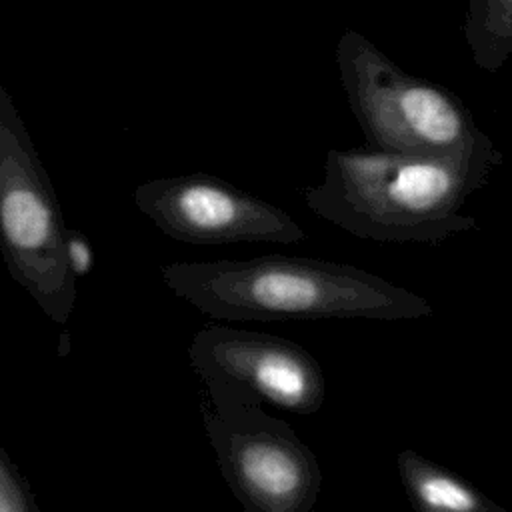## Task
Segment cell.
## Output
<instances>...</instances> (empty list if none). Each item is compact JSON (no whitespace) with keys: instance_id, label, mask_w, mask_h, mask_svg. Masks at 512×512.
I'll list each match as a JSON object with an SVG mask.
<instances>
[{"instance_id":"cell-8","label":"cell","mask_w":512,"mask_h":512,"mask_svg":"<svg viewBox=\"0 0 512 512\" xmlns=\"http://www.w3.org/2000/svg\"><path fill=\"white\" fill-rule=\"evenodd\" d=\"M396 468L408 500L418 512H506L462 476L412 448L398 452Z\"/></svg>"},{"instance_id":"cell-6","label":"cell","mask_w":512,"mask_h":512,"mask_svg":"<svg viewBox=\"0 0 512 512\" xmlns=\"http://www.w3.org/2000/svg\"><path fill=\"white\" fill-rule=\"evenodd\" d=\"M134 204L160 232L186 244H296L306 238L286 210L204 172L142 182Z\"/></svg>"},{"instance_id":"cell-10","label":"cell","mask_w":512,"mask_h":512,"mask_svg":"<svg viewBox=\"0 0 512 512\" xmlns=\"http://www.w3.org/2000/svg\"><path fill=\"white\" fill-rule=\"evenodd\" d=\"M0 512H40L26 478L0 446Z\"/></svg>"},{"instance_id":"cell-5","label":"cell","mask_w":512,"mask_h":512,"mask_svg":"<svg viewBox=\"0 0 512 512\" xmlns=\"http://www.w3.org/2000/svg\"><path fill=\"white\" fill-rule=\"evenodd\" d=\"M202 422L218 470L248 512H310L322 488L316 454L282 418L234 384H204Z\"/></svg>"},{"instance_id":"cell-1","label":"cell","mask_w":512,"mask_h":512,"mask_svg":"<svg viewBox=\"0 0 512 512\" xmlns=\"http://www.w3.org/2000/svg\"><path fill=\"white\" fill-rule=\"evenodd\" d=\"M502 162L494 142L446 154L330 150L324 178L304 190V202L356 238L438 244L478 228L460 210Z\"/></svg>"},{"instance_id":"cell-4","label":"cell","mask_w":512,"mask_h":512,"mask_svg":"<svg viewBox=\"0 0 512 512\" xmlns=\"http://www.w3.org/2000/svg\"><path fill=\"white\" fill-rule=\"evenodd\" d=\"M64 216L26 124L0 84V252L12 280L56 324L76 304Z\"/></svg>"},{"instance_id":"cell-9","label":"cell","mask_w":512,"mask_h":512,"mask_svg":"<svg viewBox=\"0 0 512 512\" xmlns=\"http://www.w3.org/2000/svg\"><path fill=\"white\" fill-rule=\"evenodd\" d=\"M462 30L472 62L498 72L512 56V0H470Z\"/></svg>"},{"instance_id":"cell-3","label":"cell","mask_w":512,"mask_h":512,"mask_svg":"<svg viewBox=\"0 0 512 512\" xmlns=\"http://www.w3.org/2000/svg\"><path fill=\"white\" fill-rule=\"evenodd\" d=\"M334 56L348 104L370 148L446 154L492 142L454 92L408 74L364 34L346 30Z\"/></svg>"},{"instance_id":"cell-2","label":"cell","mask_w":512,"mask_h":512,"mask_svg":"<svg viewBox=\"0 0 512 512\" xmlns=\"http://www.w3.org/2000/svg\"><path fill=\"white\" fill-rule=\"evenodd\" d=\"M172 294L214 320H416L432 304L382 276L320 258L170 262L160 268Z\"/></svg>"},{"instance_id":"cell-7","label":"cell","mask_w":512,"mask_h":512,"mask_svg":"<svg viewBox=\"0 0 512 512\" xmlns=\"http://www.w3.org/2000/svg\"><path fill=\"white\" fill-rule=\"evenodd\" d=\"M188 358L204 384L240 386L262 404L298 416L316 414L326 402L318 360L282 336L208 324L192 336Z\"/></svg>"},{"instance_id":"cell-11","label":"cell","mask_w":512,"mask_h":512,"mask_svg":"<svg viewBox=\"0 0 512 512\" xmlns=\"http://www.w3.org/2000/svg\"><path fill=\"white\" fill-rule=\"evenodd\" d=\"M64 252H66V264L76 278H86L94 266V250L90 246V240L84 232L66 228L64 232Z\"/></svg>"}]
</instances>
